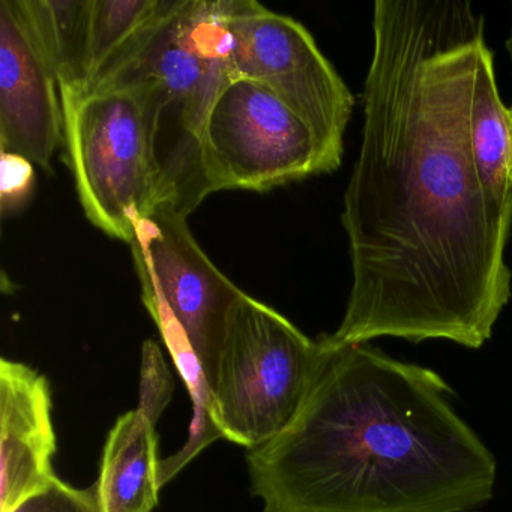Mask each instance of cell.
Listing matches in <instances>:
<instances>
[{
    "instance_id": "1",
    "label": "cell",
    "mask_w": 512,
    "mask_h": 512,
    "mask_svg": "<svg viewBox=\"0 0 512 512\" xmlns=\"http://www.w3.org/2000/svg\"><path fill=\"white\" fill-rule=\"evenodd\" d=\"M484 16L469 0H377L361 149L341 214L352 287L328 347L404 338L479 349L511 298L512 215L469 140Z\"/></svg>"
},
{
    "instance_id": "2",
    "label": "cell",
    "mask_w": 512,
    "mask_h": 512,
    "mask_svg": "<svg viewBox=\"0 0 512 512\" xmlns=\"http://www.w3.org/2000/svg\"><path fill=\"white\" fill-rule=\"evenodd\" d=\"M278 436L248 449L263 512H472L497 463L431 368L368 343L328 347Z\"/></svg>"
},
{
    "instance_id": "3",
    "label": "cell",
    "mask_w": 512,
    "mask_h": 512,
    "mask_svg": "<svg viewBox=\"0 0 512 512\" xmlns=\"http://www.w3.org/2000/svg\"><path fill=\"white\" fill-rule=\"evenodd\" d=\"M233 76L221 0H163L158 16L83 94L130 89L137 95L151 134L158 206L188 217L211 194L203 136L209 112Z\"/></svg>"
},
{
    "instance_id": "4",
    "label": "cell",
    "mask_w": 512,
    "mask_h": 512,
    "mask_svg": "<svg viewBox=\"0 0 512 512\" xmlns=\"http://www.w3.org/2000/svg\"><path fill=\"white\" fill-rule=\"evenodd\" d=\"M130 247L143 305L193 398L190 437L170 458L179 472L209 443L223 439L212 421V388L230 317L245 292L206 256L187 217L172 206L140 217Z\"/></svg>"
},
{
    "instance_id": "5",
    "label": "cell",
    "mask_w": 512,
    "mask_h": 512,
    "mask_svg": "<svg viewBox=\"0 0 512 512\" xmlns=\"http://www.w3.org/2000/svg\"><path fill=\"white\" fill-rule=\"evenodd\" d=\"M320 358L319 340L245 293L230 317L212 388L221 437L254 449L278 436L301 409Z\"/></svg>"
},
{
    "instance_id": "6",
    "label": "cell",
    "mask_w": 512,
    "mask_h": 512,
    "mask_svg": "<svg viewBox=\"0 0 512 512\" xmlns=\"http://www.w3.org/2000/svg\"><path fill=\"white\" fill-rule=\"evenodd\" d=\"M64 143L86 218L130 244L134 224L158 206L151 134L130 89L62 95Z\"/></svg>"
},
{
    "instance_id": "7",
    "label": "cell",
    "mask_w": 512,
    "mask_h": 512,
    "mask_svg": "<svg viewBox=\"0 0 512 512\" xmlns=\"http://www.w3.org/2000/svg\"><path fill=\"white\" fill-rule=\"evenodd\" d=\"M236 76L268 86L313 131L326 173L340 167L352 92L313 35L292 17L256 0H221Z\"/></svg>"
},
{
    "instance_id": "8",
    "label": "cell",
    "mask_w": 512,
    "mask_h": 512,
    "mask_svg": "<svg viewBox=\"0 0 512 512\" xmlns=\"http://www.w3.org/2000/svg\"><path fill=\"white\" fill-rule=\"evenodd\" d=\"M209 193L268 191L326 173L307 122L268 86L233 76L209 112L203 136Z\"/></svg>"
},
{
    "instance_id": "9",
    "label": "cell",
    "mask_w": 512,
    "mask_h": 512,
    "mask_svg": "<svg viewBox=\"0 0 512 512\" xmlns=\"http://www.w3.org/2000/svg\"><path fill=\"white\" fill-rule=\"evenodd\" d=\"M64 142L61 86L19 0H0V151L50 170Z\"/></svg>"
},
{
    "instance_id": "10",
    "label": "cell",
    "mask_w": 512,
    "mask_h": 512,
    "mask_svg": "<svg viewBox=\"0 0 512 512\" xmlns=\"http://www.w3.org/2000/svg\"><path fill=\"white\" fill-rule=\"evenodd\" d=\"M52 394L43 374L0 361V512H13L56 478Z\"/></svg>"
},
{
    "instance_id": "11",
    "label": "cell",
    "mask_w": 512,
    "mask_h": 512,
    "mask_svg": "<svg viewBox=\"0 0 512 512\" xmlns=\"http://www.w3.org/2000/svg\"><path fill=\"white\" fill-rule=\"evenodd\" d=\"M155 424L136 409L113 425L95 484L101 512H151L158 505L161 463Z\"/></svg>"
},
{
    "instance_id": "12",
    "label": "cell",
    "mask_w": 512,
    "mask_h": 512,
    "mask_svg": "<svg viewBox=\"0 0 512 512\" xmlns=\"http://www.w3.org/2000/svg\"><path fill=\"white\" fill-rule=\"evenodd\" d=\"M469 140L485 196L497 209L512 215L511 121L497 89L493 53L487 44L479 52L473 77Z\"/></svg>"
},
{
    "instance_id": "13",
    "label": "cell",
    "mask_w": 512,
    "mask_h": 512,
    "mask_svg": "<svg viewBox=\"0 0 512 512\" xmlns=\"http://www.w3.org/2000/svg\"><path fill=\"white\" fill-rule=\"evenodd\" d=\"M19 4L58 77L61 97L83 94L89 80L92 0H19Z\"/></svg>"
},
{
    "instance_id": "14",
    "label": "cell",
    "mask_w": 512,
    "mask_h": 512,
    "mask_svg": "<svg viewBox=\"0 0 512 512\" xmlns=\"http://www.w3.org/2000/svg\"><path fill=\"white\" fill-rule=\"evenodd\" d=\"M161 7L163 0H92L88 86L158 16Z\"/></svg>"
},
{
    "instance_id": "15",
    "label": "cell",
    "mask_w": 512,
    "mask_h": 512,
    "mask_svg": "<svg viewBox=\"0 0 512 512\" xmlns=\"http://www.w3.org/2000/svg\"><path fill=\"white\" fill-rule=\"evenodd\" d=\"M172 379L160 347L152 340L145 341L140 370V401L137 409L158 421L172 398Z\"/></svg>"
},
{
    "instance_id": "16",
    "label": "cell",
    "mask_w": 512,
    "mask_h": 512,
    "mask_svg": "<svg viewBox=\"0 0 512 512\" xmlns=\"http://www.w3.org/2000/svg\"><path fill=\"white\" fill-rule=\"evenodd\" d=\"M35 164L22 155L0 152V211L10 217L25 208L35 190Z\"/></svg>"
},
{
    "instance_id": "17",
    "label": "cell",
    "mask_w": 512,
    "mask_h": 512,
    "mask_svg": "<svg viewBox=\"0 0 512 512\" xmlns=\"http://www.w3.org/2000/svg\"><path fill=\"white\" fill-rule=\"evenodd\" d=\"M13 512H101L97 485L80 490L56 476L49 487L26 499Z\"/></svg>"
},
{
    "instance_id": "18",
    "label": "cell",
    "mask_w": 512,
    "mask_h": 512,
    "mask_svg": "<svg viewBox=\"0 0 512 512\" xmlns=\"http://www.w3.org/2000/svg\"><path fill=\"white\" fill-rule=\"evenodd\" d=\"M509 121H511V137H512V107L509 109ZM511 181H512V154H511Z\"/></svg>"
},
{
    "instance_id": "19",
    "label": "cell",
    "mask_w": 512,
    "mask_h": 512,
    "mask_svg": "<svg viewBox=\"0 0 512 512\" xmlns=\"http://www.w3.org/2000/svg\"><path fill=\"white\" fill-rule=\"evenodd\" d=\"M508 50H509V53H511V56H512V35H511V38H509V41H508Z\"/></svg>"
}]
</instances>
